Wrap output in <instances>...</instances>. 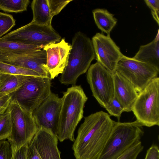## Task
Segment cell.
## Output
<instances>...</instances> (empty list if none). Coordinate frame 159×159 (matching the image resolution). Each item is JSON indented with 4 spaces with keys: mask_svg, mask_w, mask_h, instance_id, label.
Listing matches in <instances>:
<instances>
[{
    "mask_svg": "<svg viewBox=\"0 0 159 159\" xmlns=\"http://www.w3.org/2000/svg\"><path fill=\"white\" fill-rule=\"evenodd\" d=\"M115 121L107 113L100 111L84 118L73 142L75 159H97L113 128Z\"/></svg>",
    "mask_w": 159,
    "mask_h": 159,
    "instance_id": "obj_1",
    "label": "cell"
},
{
    "mask_svg": "<svg viewBox=\"0 0 159 159\" xmlns=\"http://www.w3.org/2000/svg\"><path fill=\"white\" fill-rule=\"evenodd\" d=\"M56 136L62 142L68 139L74 142V133L83 117L84 108L88 100L80 85H72L63 93Z\"/></svg>",
    "mask_w": 159,
    "mask_h": 159,
    "instance_id": "obj_2",
    "label": "cell"
},
{
    "mask_svg": "<svg viewBox=\"0 0 159 159\" xmlns=\"http://www.w3.org/2000/svg\"><path fill=\"white\" fill-rule=\"evenodd\" d=\"M95 57L92 40L79 31L73 37L67 65L60 81L65 85H75L78 78L86 73Z\"/></svg>",
    "mask_w": 159,
    "mask_h": 159,
    "instance_id": "obj_3",
    "label": "cell"
},
{
    "mask_svg": "<svg viewBox=\"0 0 159 159\" xmlns=\"http://www.w3.org/2000/svg\"><path fill=\"white\" fill-rule=\"evenodd\" d=\"M143 126L136 120L115 122L111 134L97 159H116L141 141Z\"/></svg>",
    "mask_w": 159,
    "mask_h": 159,
    "instance_id": "obj_4",
    "label": "cell"
},
{
    "mask_svg": "<svg viewBox=\"0 0 159 159\" xmlns=\"http://www.w3.org/2000/svg\"><path fill=\"white\" fill-rule=\"evenodd\" d=\"M8 108L10 113L11 130L7 139L13 156L21 147L30 144L39 129L32 113L17 103L10 102Z\"/></svg>",
    "mask_w": 159,
    "mask_h": 159,
    "instance_id": "obj_5",
    "label": "cell"
},
{
    "mask_svg": "<svg viewBox=\"0 0 159 159\" xmlns=\"http://www.w3.org/2000/svg\"><path fill=\"white\" fill-rule=\"evenodd\" d=\"M132 111L143 126L159 125V78L152 79L138 93Z\"/></svg>",
    "mask_w": 159,
    "mask_h": 159,
    "instance_id": "obj_6",
    "label": "cell"
},
{
    "mask_svg": "<svg viewBox=\"0 0 159 159\" xmlns=\"http://www.w3.org/2000/svg\"><path fill=\"white\" fill-rule=\"evenodd\" d=\"M51 80L47 77L31 76L18 89L9 94L10 102L17 103L32 113L52 93Z\"/></svg>",
    "mask_w": 159,
    "mask_h": 159,
    "instance_id": "obj_7",
    "label": "cell"
},
{
    "mask_svg": "<svg viewBox=\"0 0 159 159\" xmlns=\"http://www.w3.org/2000/svg\"><path fill=\"white\" fill-rule=\"evenodd\" d=\"M0 39L44 48L49 44L60 42L61 37L52 25H39L31 21Z\"/></svg>",
    "mask_w": 159,
    "mask_h": 159,
    "instance_id": "obj_8",
    "label": "cell"
},
{
    "mask_svg": "<svg viewBox=\"0 0 159 159\" xmlns=\"http://www.w3.org/2000/svg\"><path fill=\"white\" fill-rule=\"evenodd\" d=\"M115 71L131 83L138 93L157 77L159 73V70L152 65L124 55L118 61Z\"/></svg>",
    "mask_w": 159,
    "mask_h": 159,
    "instance_id": "obj_9",
    "label": "cell"
},
{
    "mask_svg": "<svg viewBox=\"0 0 159 159\" xmlns=\"http://www.w3.org/2000/svg\"><path fill=\"white\" fill-rule=\"evenodd\" d=\"M87 79L93 96L105 108L114 98L113 74L97 62L90 66Z\"/></svg>",
    "mask_w": 159,
    "mask_h": 159,
    "instance_id": "obj_10",
    "label": "cell"
},
{
    "mask_svg": "<svg viewBox=\"0 0 159 159\" xmlns=\"http://www.w3.org/2000/svg\"><path fill=\"white\" fill-rule=\"evenodd\" d=\"M58 141L50 130L39 129L28 146L26 159H61Z\"/></svg>",
    "mask_w": 159,
    "mask_h": 159,
    "instance_id": "obj_11",
    "label": "cell"
},
{
    "mask_svg": "<svg viewBox=\"0 0 159 159\" xmlns=\"http://www.w3.org/2000/svg\"><path fill=\"white\" fill-rule=\"evenodd\" d=\"M92 41L97 62L111 73H114L118 61L123 55L120 48L110 35L106 36L97 33L93 37Z\"/></svg>",
    "mask_w": 159,
    "mask_h": 159,
    "instance_id": "obj_12",
    "label": "cell"
},
{
    "mask_svg": "<svg viewBox=\"0 0 159 159\" xmlns=\"http://www.w3.org/2000/svg\"><path fill=\"white\" fill-rule=\"evenodd\" d=\"M61 104V98L51 93L34 111L32 114L39 129H47L56 135Z\"/></svg>",
    "mask_w": 159,
    "mask_h": 159,
    "instance_id": "obj_13",
    "label": "cell"
},
{
    "mask_svg": "<svg viewBox=\"0 0 159 159\" xmlns=\"http://www.w3.org/2000/svg\"><path fill=\"white\" fill-rule=\"evenodd\" d=\"M0 61L31 70L43 77L51 78L45 67L46 52L43 49L21 53L0 52Z\"/></svg>",
    "mask_w": 159,
    "mask_h": 159,
    "instance_id": "obj_14",
    "label": "cell"
},
{
    "mask_svg": "<svg viewBox=\"0 0 159 159\" xmlns=\"http://www.w3.org/2000/svg\"><path fill=\"white\" fill-rule=\"evenodd\" d=\"M71 45L62 39L57 43L45 46L43 49L46 52L45 67L51 79L61 74L68 61Z\"/></svg>",
    "mask_w": 159,
    "mask_h": 159,
    "instance_id": "obj_15",
    "label": "cell"
},
{
    "mask_svg": "<svg viewBox=\"0 0 159 159\" xmlns=\"http://www.w3.org/2000/svg\"><path fill=\"white\" fill-rule=\"evenodd\" d=\"M114 84V97L122 106L124 111L129 112L138 96L134 85L120 74L113 73Z\"/></svg>",
    "mask_w": 159,
    "mask_h": 159,
    "instance_id": "obj_16",
    "label": "cell"
},
{
    "mask_svg": "<svg viewBox=\"0 0 159 159\" xmlns=\"http://www.w3.org/2000/svg\"><path fill=\"white\" fill-rule=\"evenodd\" d=\"M133 59L154 66L159 70V32L150 43L141 46Z\"/></svg>",
    "mask_w": 159,
    "mask_h": 159,
    "instance_id": "obj_17",
    "label": "cell"
},
{
    "mask_svg": "<svg viewBox=\"0 0 159 159\" xmlns=\"http://www.w3.org/2000/svg\"><path fill=\"white\" fill-rule=\"evenodd\" d=\"M33 18L31 22L41 25H52L53 17L48 0H34L31 3Z\"/></svg>",
    "mask_w": 159,
    "mask_h": 159,
    "instance_id": "obj_18",
    "label": "cell"
},
{
    "mask_svg": "<svg viewBox=\"0 0 159 159\" xmlns=\"http://www.w3.org/2000/svg\"><path fill=\"white\" fill-rule=\"evenodd\" d=\"M31 76L0 74V97L9 95L21 86Z\"/></svg>",
    "mask_w": 159,
    "mask_h": 159,
    "instance_id": "obj_19",
    "label": "cell"
},
{
    "mask_svg": "<svg viewBox=\"0 0 159 159\" xmlns=\"http://www.w3.org/2000/svg\"><path fill=\"white\" fill-rule=\"evenodd\" d=\"M95 24L98 29L107 34L110 32L117 23L116 19L114 15L107 10L103 9H97L93 11Z\"/></svg>",
    "mask_w": 159,
    "mask_h": 159,
    "instance_id": "obj_20",
    "label": "cell"
},
{
    "mask_svg": "<svg viewBox=\"0 0 159 159\" xmlns=\"http://www.w3.org/2000/svg\"><path fill=\"white\" fill-rule=\"evenodd\" d=\"M41 46L18 43L0 39V52L21 53L39 50Z\"/></svg>",
    "mask_w": 159,
    "mask_h": 159,
    "instance_id": "obj_21",
    "label": "cell"
},
{
    "mask_svg": "<svg viewBox=\"0 0 159 159\" xmlns=\"http://www.w3.org/2000/svg\"><path fill=\"white\" fill-rule=\"evenodd\" d=\"M0 74L42 77L38 73L31 70L1 61H0Z\"/></svg>",
    "mask_w": 159,
    "mask_h": 159,
    "instance_id": "obj_22",
    "label": "cell"
},
{
    "mask_svg": "<svg viewBox=\"0 0 159 159\" xmlns=\"http://www.w3.org/2000/svg\"><path fill=\"white\" fill-rule=\"evenodd\" d=\"M29 0H0V9L4 11L17 13L26 11Z\"/></svg>",
    "mask_w": 159,
    "mask_h": 159,
    "instance_id": "obj_23",
    "label": "cell"
},
{
    "mask_svg": "<svg viewBox=\"0 0 159 159\" xmlns=\"http://www.w3.org/2000/svg\"><path fill=\"white\" fill-rule=\"evenodd\" d=\"M11 130L10 113L7 108L5 112L0 114V141L7 139Z\"/></svg>",
    "mask_w": 159,
    "mask_h": 159,
    "instance_id": "obj_24",
    "label": "cell"
},
{
    "mask_svg": "<svg viewBox=\"0 0 159 159\" xmlns=\"http://www.w3.org/2000/svg\"><path fill=\"white\" fill-rule=\"evenodd\" d=\"M15 25L16 20L12 15L0 12V39Z\"/></svg>",
    "mask_w": 159,
    "mask_h": 159,
    "instance_id": "obj_25",
    "label": "cell"
},
{
    "mask_svg": "<svg viewBox=\"0 0 159 159\" xmlns=\"http://www.w3.org/2000/svg\"><path fill=\"white\" fill-rule=\"evenodd\" d=\"M143 148L140 141L131 147L116 159H137Z\"/></svg>",
    "mask_w": 159,
    "mask_h": 159,
    "instance_id": "obj_26",
    "label": "cell"
},
{
    "mask_svg": "<svg viewBox=\"0 0 159 159\" xmlns=\"http://www.w3.org/2000/svg\"><path fill=\"white\" fill-rule=\"evenodd\" d=\"M105 108L110 115L117 117L118 120L124 112L123 108L115 97Z\"/></svg>",
    "mask_w": 159,
    "mask_h": 159,
    "instance_id": "obj_27",
    "label": "cell"
},
{
    "mask_svg": "<svg viewBox=\"0 0 159 159\" xmlns=\"http://www.w3.org/2000/svg\"><path fill=\"white\" fill-rule=\"evenodd\" d=\"M73 0H48L52 14L53 17L58 14L61 11Z\"/></svg>",
    "mask_w": 159,
    "mask_h": 159,
    "instance_id": "obj_28",
    "label": "cell"
},
{
    "mask_svg": "<svg viewBox=\"0 0 159 159\" xmlns=\"http://www.w3.org/2000/svg\"><path fill=\"white\" fill-rule=\"evenodd\" d=\"M12 148L8 141H0V159H12Z\"/></svg>",
    "mask_w": 159,
    "mask_h": 159,
    "instance_id": "obj_29",
    "label": "cell"
},
{
    "mask_svg": "<svg viewBox=\"0 0 159 159\" xmlns=\"http://www.w3.org/2000/svg\"><path fill=\"white\" fill-rule=\"evenodd\" d=\"M144 1L151 9L153 18L159 25V0H145Z\"/></svg>",
    "mask_w": 159,
    "mask_h": 159,
    "instance_id": "obj_30",
    "label": "cell"
},
{
    "mask_svg": "<svg viewBox=\"0 0 159 159\" xmlns=\"http://www.w3.org/2000/svg\"><path fill=\"white\" fill-rule=\"evenodd\" d=\"M145 159H159L158 146L152 145L147 151Z\"/></svg>",
    "mask_w": 159,
    "mask_h": 159,
    "instance_id": "obj_31",
    "label": "cell"
},
{
    "mask_svg": "<svg viewBox=\"0 0 159 159\" xmlns=\"http://www.w3.org/2000/svg\"><path fill=\"white\" fill-rule=\"evenodd\" d=\"M11 101V97L9 95L0 98V114L6 111Z\"/></svg>",
    "mask_w": 159,
    "mask_h": 159,
    "instance_id": "obj_32",
    "label": "cell"
},
{
    "mask_svg": "<svg viewBox=\"0 0 159 159\" xmlns=\"http://www.w3.org/2000/svg\"><path fill=\"white\" fill-rule=\"evenodd\" d=\"M28 145H25L18 150L14 153L12 159H26V152Z\"/></svg>",
    "mask_w": 159,
    "mask_h": 159,
    "instance_id": "obj_33",
    "label": "cell"
},
{
    "mask_svg": "<svg viewBox=\"0 0 159 159\" xmlns=\"http://www.w3.org/2000/svg\"></svg>",
    "mask_w": 159,
    "mask_h": 159,
    "instance_id": "obj_34",
    "label": "cell"
}]
</instances>
